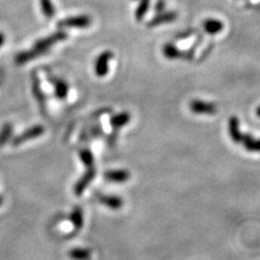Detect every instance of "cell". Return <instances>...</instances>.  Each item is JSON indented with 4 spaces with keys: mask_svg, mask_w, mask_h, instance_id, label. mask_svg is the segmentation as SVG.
Wrapping results in <instances>:
<instances>
[{
    "mask_svg": "<svg viewBox=\"0 0 260 260\" xmlns=\"http://www.w3.org/2000/svg\"><path fill=\"white\" fill-rule=\"evenodd\" d=\"M49 81H50L51 85L54 87V92L58 99L64 100L65 98L69 94V85L65 83V81L61 78H58L55 76H49Z\"/></svg>",
    "mask_w": 260,
    "mask_h": 260,
    "instance_id": "30bf717a",
    "label": "cell"
},
{
    "mask_svg": "<svg viewBox=\"0 0 260 260\" xmlns=\"http://www.w3.org/2000/svg\"><path fill=\"white\" fill-rule=\"evenodd\" d=\"M177 19V13L176 12H165V13H159L155 18H153L149 23L148 25L149 27H154V26H157L159 24H164V23H169V22H173Z\"/></svg>",
    "mask_w": 260,
    "mask_h": 260,
    "instance_id": "5bb4252c",
    "label": "cell"
},
{
    "mask_svg": "<svg viewBox=\"0 0 260 260\" xmlns=\"http://www.w3.org/2000/svg\"><path fill=\"white\" fill-rule=\"evenodd\" d=\"M150 3H151V0H140V4H139V6H138L137 10H136L137 21H141L144 18L145 13L149 10Z\"/></svg>",
    "mask_w": 260,
    "mask_h": 260,
    "instance_id": "7402d4cb",
    "label": "cell"
},
{
    "mask_svg": "<svg viewBox=\"0 0 260 260\" xmlns=\"http://www.w3.org/2000/svg\"><path fill=\"white\" fill-rule=\"evenodd\" d=\"M229 134L235 143L243 144L244 148L250 152H260V139H255L246 134H242L239 128L238 117H231L229 120Z\"/></svg>",
    "mask_w": 260,
    "mask_h": 260,
    "instance_id": "6da1fadb",
    "label": "cell"
},
{
    "mask_svg": "<svg viewBox=\"0 0 260 260\" xmlns=\"http://www.w3.org/2000/svg\"><path fill=\"white\" fill-rule=\"evenodd\" d=\"M95 175H96V170L94 167L88 168L87 172L79 179L74 186V193L77 195V197H79V195L84 193L87 186L90 184V182L94 179Z\"/></svg>",
    "mask_w": 260,
    "mask_h": 260,
    "instance_id": "ba28073f",
    "label": "cell"
},
{
    "mask_svg": "<svg viewBox=\"0 0 260 260\" xmlns=\"http://www.w3.org/2000/svg\"><path fill=\"white\" fill-rule=\"evenodd\" d=\"M130 119H132L130 114L127 112H123V113L116 114V115H113L110 119V124L114 129L117 130L121 127H124L125 125H127L130 121Z\"/></svg>",
    "mask_w": 260,
    "mask_h": 260,
    "instance_id": "9a60e30c",
    "label": "cell"
},
{
    "mask_svg": "<svg viewBox=\"0 0 260 260\" xmlns=\"http://www.w3.org/2000/svg\"><path fill=\"white\" fill-rule=\"evenodd\" d=\"M5 40H6V37H5V34L4 32L0 31V48H2L5 44Z\"/></svg>",
    "mask_w": 260,
    "mask_h": 260,
    "instance_id": "d4e9b609",
    "label": "cell"
},
{
    "mask_svg": "<svg viewBox=\"0 0 260 260\" xmlns=\"http://www.w3.org/2000/svg\"><path fill=\"white\" fill-rule=\"evenodd\" d=\"M103 132H102V127L100 124H95L93 126H91L90 128L88 129V132H85L83 135H81V140H87V138L89 137H100L102 136Z\"/></svg>",
    "mask_w": 260,
    "mask_h": 260,
    "instance_id": "603a6c76",
    "label": "cell"
},
{
    "mask_svg": "<svg viewBox=\"0 0 260 260\" xmlns=\"http://www.w3.org/2000/svg\"><path fill=\"white\" fill-rule=\"evenodd\" d=\"M13 126L11 124H6L3 129L0 130V146L5 145L12 136Z\"/></svg>",
    "mask_w": 260,
    "mask_h": 260,
    "instance_id": "44dd1931",
    "label": "cell"
},
{
    "mask_svg": "<svg viewBox=\"0 0 260 260\" xmlns=\"http://www.w3.org/2000/svg\"><path fill=\"white\" fill-rule=\"evenodd\" d=\"M31 90L32 94H34V98L37 100L40 110H42L43 114L46 112V95L45 92L43 91L42 87H40L39 79L35 73L31 74Z\"/></svg>",
    "mask_w": 260,
    "mask_h": 260,
    "instance_id": "52a82bcc",
    "label": "cell"
},
{
    "mask_svg": "<svg viewBox=\"0 0 260 260\" xmlns=\"http://www.w3.org/2000/svg\"><path fill=\"white\" fill-rule=\"evenodd\" d=\"M104 178L110 182L115 183H124L130 178V174L127 170L118 169V170H109L104 174Z\"/></svg>",
    "mask_w": 260,
    "mask_h": 260,
    "instance_id": "7c38bea8",
    "label": "cell"
},
{
    "mask_svg": "<svg viewBox=\"0 0 260 260\" xmlns=\"http://www.w3.org/2000/svg\"><path fill=\"white\" fill-rule=\"evenodd\" d=\"M45 133V128L42 125H35L30 128H28L25 132L22 133L20 136L15 137L12 140L13 145H20L24 142L29 141L31 139H35L37 137H40Z\"/></svg>",
    "mask_w": 260,
    "mask_h": 260,
    "instance_id": "277c9868",
    "label": "cell"
},
{
    "mask_svg": "<svg viewBox=\"0 0 260 260\" xmlns=\"http://www.w3.org/2000/svg\"><path fill=\"white\" fill-rule=\"evenodd\" d=\"M98 201L101 204L114 210H117L124 205L123 200L118 197H115V195H98Z\"/></svg>",
    "mask_w": 260,
    "mask_h": 260,
    "instance_id": "4fadbf2b",
    "label": "cell"
},
{
    "mask_svg": "<svg viewBox=\"0 0 260 260\" xmlns=\"http://www.w3.org/2000/svg\"><path fill=\"white\" fill-rule=\"evenodd\" d=\"M114 56V54L107 50L103 51L99 56H98L95 63H94V72L96 76L99 77H103L109 73V63L112 60V58Z\"/></svg>",
    "mask_w": 260,
    "mask_h": 260,
    "instance_id": "5b68a950",
    "label": "cell"
},
{
    "mask_svg": "<svg viewBox=\"0 0 260 260\" xmlns=\"http://www.w3.org/2000/svg\"><path fill=\"white\" fill-rule=\"evenodd\" d=\"M46 52H44V51H40V50H37V49H35V48H31L27 51H22V52L16 54L14 58V62L18 65H23V64L28 63L32 59L38 58V56L43 55Z\"/></svg>",
    "mask_w": 260,
    "mask_h": 260,
    "instance_id": "8fae6325",
    "label": "cell"
},
{
    "mask_svg": "<svg viewBox=\"0 0 260 260\" xmlns=\"http://www.w3.org/2000/svg\"><path fill=\"white\" fill-rule=\"evenodd\" d=\"M165 9V3L162 2V0H158L156 6H155V10L158 12V13H161L162 10Z\"/></svg>",
    "mask_w": 260,
    "mask_h": 260,
    "instance_id": "cb8c5ba5",
    "label": "cell"
},
{
    "mask_svg": "<svg viewBox=\"0 0 260 260\" xmlns=\"http://www.w3.org/2000/svg\"><path fill=\"white\" fill-rule=\"evenodd\" d=\"M91 255V249L89 248H73L69 253L72 260H90Z\"/></svg>",
    "mask_w": 260,
    "mask_h": 260,
    "instance_id": "e0dca14e",
    "label": "cell"
},
{
    "mask_svg": "<svg viewBox=\"0 0 260 260\" xmlns=\"http://www.w3.org/2000/svg\"><path fill=\"white\" fill-rule=\"evenodd\" d=\"M92 19L89 15H78L67 18L58 22L60 28H87L91 25Z\"/></svg>",
    "mask_w": 260,
    "mask_h": 260,
    "instance_id": "3957f363",
    "label": "cell"
},
{
    "mask_svg": "<svg viewBox=\"0 0 260 260\" xmlns=\"http://www.w3.org/2000/svg\"><path fill=\"white\" fill-rule=\"evenodd\" d=\"M194 48L195 47H193L191 51L184 52L179 50V49H177L173 44H166L162 47V53H164L167 59H189L192 58V52L194 50Z\"/></svg>",
    "mask_w": 260,
    "mask_h": 260,
    "instance_id": "9c48e42d",
    "label": "cell"
},
{
    "mask_svg": "<svg viewBox=\"0 0 260 260\" xmlns=\"http://www.w3.org/2000/svg\"><path fill=\"white\" fill-rule=\"evenodd\" d=\"M4 204V198L0 195V206H2Z\"/></svg>",
    "mask_w": 260,
    "mask_h": 260,
    "instance_id": "4316f807",
    "label": "cell"
},
{
    "mask_svg": "<svg viewBox=\"0 0 260 260\" xmlns=\"http://www.w3.org/2000/svg\"><path fill=\"white\" fill-rule=\"evenodd\" d=\"M40 8H42V12L45 14L46 18H53L55 14V10L51 0H40Z\"/></svg>",
    "mask_w": 260,
    "mask_h": 260,
    "instance_id": "d6986e66",
    "label": "cell"
},
{
    "mask_svg": "<svg viewBox=\"0 0 260 260\" xmlns=\"http://www.w3.org/2000/svg\"><path fill=\"white\" fill-rule=\"evenodd\" d=\"M203 27L208 34H217L223 29V23L215 19H207L203 23Z\"/></svg>",
    "mask_w": 260,
    "mask_h": 260,
    "instance_id": "2e32d148",
    "label": "cell"
},
{
    "mask_svg": "<svg viewBox=\"0 0 260 260\" xmlns=\"http://www.w3.org/2000/svg\"><path fill=\"white\" fill-rule=\"evenodd\" d=\"M190 110L194 114H206V115H213L218 110L217 105L210 102H205L201 100H194L190 103Z\"/></svg>",
    "mask_w": 260,
    "mask_h": 260,
    "instance_id": "8992f818",
    "label": "cell"
},
{
    "mask_svg": "<svg viewBox=\"0 0 260 260\" xmlns=\"http://www.w3.org/2000/svg\"><path fill=\"white\" fill-rule=\"evenodd\" d=\"M256 114H257V116H258V117H260V107H258V108H257V110H256Z\"/></svg>",
    "mask_w": 260,
    "mask_h": 260,
    "instance_id": "484cf974",
    "label": "cell"
},
{
    "mask_svg": "<svg viewBox=\"0 0 260 260\" xmlns=\"http://www.w3.org/2000/svg\"><path fill=\"white\" fill-rule=\"evenodd\" d=\"M68 38V32L64 31V30H58L53 32V34L49 35L48 37H45L43 39H39L38 42L35 43L34 47L37 49V50H40V51H44L47 53V51L50 49L53 45H55L56 43L59 42H63V40H65Z\"/></svg>",
    "mask_w": 260,
    "mask_h": 260,
    "instance_id": "7a4b0ae2",
    "label": "cell"
},
{
    "mask_svg": "<svg viewBox=\"0 0 260 260\" xmlns=\"http://www.w3.org/2000/svg\"><path fill=\"white\" fill-rule=\"evenodd\" d=\"M79 158L80 160L83 161V164L87 167V168H90V167H93V162H94V159H93V155L90 150L88 149H83L79 151Z\"/></svg>",
    "mask_w": 260,
    "mask_h": 260,
    "instance_id": "ffe728a7",
    "label": "cell"
},
{
    "mask_svg": "<svg viewBox=\"0 0 260 260\" xmlns=\"http://www.w3.org/2000/svg\"><path fill=\"white\" fill-rule=\"evenodd\" d=\"M83 210H81L80 207H75L74 209H73L72 214L70 216V219L71 221L73 223V225H74V228L76 230H80L81 226H83L84 224V218H83Z\"/></svg>",
    "mask_w": 260,
    "mask_h": 260,
    "instance_id": "ac0fdd59",
    "label": "cell"
}]
</instances>
